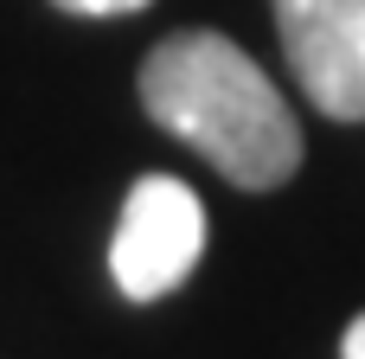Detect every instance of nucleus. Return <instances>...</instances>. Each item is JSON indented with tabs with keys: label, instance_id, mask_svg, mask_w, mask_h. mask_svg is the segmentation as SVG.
<instances>
[{
	"label": "nucleus",
	"instance_id": "1",
	"mask_svg": "<svg viewBox=\"0 0 365 359\" xmlns=\"http://www.w3.org/2000/svg\"><path fill=\"white\" fill-rule=\"evenodd\" d=\"M141 109L244 193H269L302 167L295 109L225 32L160 39L141 64Z\"/></svg>",
	"mask_w": 365,
	"mask_h": 359
},
{
	"label": "nucleus",
	"instance_id": "2",
	"mask_svg": "<svg viewBox=\"0 0 365 359\" xmlns=\"http://www.w3.org/2000/svg\"><path fill=\"white\" fill-rule=\"evenodd\" d=\"M205 257V206L186 180L148 173L128 186V206L115 218L109 244V276L128 302H160L173 295Z\"/></svg>",
	"mask_w": 365,
	"mask_h": 359
},
{
	"label": "nucleus",
	"instance_id": "3",
	"mask_svg": "<svg viewBox=\"0 0 365 359\" xmlns=\"http://www.w3.org/2000/svg\"><path fill=\"white\" fill-rule=\"evenodd\" d=\"M295 84L334 122H365V0H276Z\"/></svg>",
	"mask_w": 365,
	"mask_h": 359
},
{
	"label": "nucleus",
	"instance_id": "4",
	"mask_svg": "<svg viewBox=\"0 0 365 359\" xmlns=\"http://www.w3.org/2000/svg\"><path fill=\"white\" fill-rule=\"evenodd\" d=\"M64 13H83V19H115V13H141L148 0H51Z\"/></svg>",
	"mask_w": 365,
	"mask_h": 359
},
{
	"label": "nucleus",
	"instance_id": "5",
	"mask_svg": "<svg viewBox=\"0 0 365 359\" xmlns=\"http://www.w3.org/2000/svg\"><path fill=\"white\" fill-rule=\"evenodd\" d=\"M340 359H365V315L346 328V340H340Z\"/></svg>",
	"mask_w": 365,
	"mask_h": 359
}]
</instances>
